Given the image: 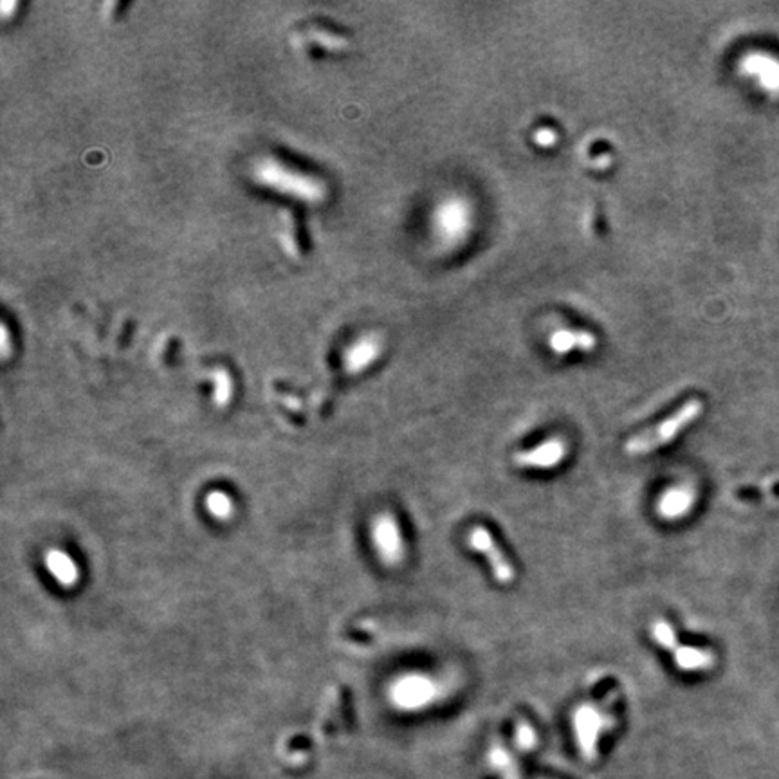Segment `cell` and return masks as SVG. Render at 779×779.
Masks as SVG:
<instances>
[{"mask_svg":"<svg viewBox=\"0 0 779 779\" xmlns=\"http://www.w3.org/2000/svg\"><path fill=\"white\" fill-rule=\"evenodd\" d=\"M471 226V213L467 204L460 199H451L440 204L435 215V227L444 242H460L465 239Z\"/></svg>","mask_w":779,"mask_h":779,"instance_id":"7","label":"cell"},{"mask_svg":"<svg viewBox=\"0 0 779 779\" xmlns=\"http://www.w3.org/2000/svg\"><path fill=\"white\" fill-rule=\"evenodd\" d=\"M597 345V339L588 330H572V328H561L556 330L550 337V348L556 354H568L572 350H581V352H592Z\"/></svg>","mask_w":779,"mask_h":779,"instance_id":"13","label":"cell"},{"mask_svg":"<svg viewBox=\"0 0 779 779\" xmlns=\"http://www.w3.org/2000/svg\"><path fill=\"white\" fill-rule=\"evenodd\" d=\"M252 177L258 184L307 204H319L327 199V184L319 177L287 166L273 157H264L252 166Z\"/></svg>","mask_w":779,"mask_h":779,"instance_id":"1","label":"cell"},{"mask_svg":"<svg viewBox=\"0 0 779 779\" xmlns=\"http://www.w3.org/2000/svg\"><path fill=\"white\" fill-rule=\"evenodd\" d=\"M696 491L689 483H677L666 489L657 500V514L666 522H677L695 507Z\"/></svg>","mask_w":779,"mask_h":779,"instance_id":"11","label":"cell"},{"mask_svg":"<svg viewBox=\"0 0 779 779\" xmlns=\"http://www.w3.org/2000/svg\"><path fill=\"white\" fill-rule=\"evenodd\" d=\"M206 509L213 518L227 520L233 514V500L222 491H213L206 496Z\"/></svg>","mask_w":779,"mask_h":779,"instance_id":"15","label":"cell"},{"mask_svg":"<svg viewBox=\"0 0 779 779\" xmlns=\"http://www.w3.org/2000/svg\"><path fill=\"white\" fill-rule=\"evenodd\" d=\"M383 343L377 336H364L348 346L345 352V368L350 374H358L367 370L370 364L381 355Z\"/></svg>","mask_w":779,"mask_h":779,"instance_id":"12","label":"cell"},{"mask_svg":"<svg viewBox=\"0 0 779 779\" xmlns=\"http://www.w3.org/2000/svg\"><path fill=\"white\" fill-rule=\"evenodd\" d=\"M467 545L474 552H480L487 559V565L491 568L496 583L511 584L514 581V568L505 558L498 543L495 541L492 534L482 525H476L467 534Z\"/></svg>","mask_w":779,"mask_h":779,"instance_id":"6","label":"cell"},{"mask_svg":"<svg viewBox=\"0 0 779 779\" xmlns=\"http://www.w3.org/2000/svg\"><path fill=\"white\" fill-rule=\"evenodd\" d=\"M741 74L754 78L769 96L779 97V60L769 53H750L739 63Z\"/></svg>","mask_w":779,"mask_h":779,"instance_id":"8","label":"cell"},{"mask_svg":"<svg viewBox=\"0 0 779 779\" xmlns=\"http://www.w3.org/2000/svg\"><path fill=\"white\" fill-rule=\"evenodd\" d=\"M372 541L377 556L388 567H397L404 559V541L397 520L390 513H381L372 522Z\"/></svg>","mask_w":779,"mask_h":779,"instance_id":"5","label":"cell"},{"mask_svg":"<svg viewBox=\"0 0 779 779\" xmlns=\"http://www.w3.org/2000/svg\"><path fill=\"white\" fill-rule=\"evenodd\" d=\"M440 695V687L431 677L412 673L395 680L390 687V700L397 709L419 711L433 704Z\"/></svg>","mask_w":779,"mask_h":779,"instance_id":"4","label":"cell"},{"mask_svg":"<svg viewBox=\"0 0 779 779\" xmlns=\"http://www.w3.org/2000/svg\"><path fill=\"white\" fill-rule=\"evenodd\" d=\"M704 412V404L698 399H691L687 401L684 406H680L673 415H669L666 421H662L660 424H657L651 430L642 431V433L635 435L626 442L625 449L628 455L632 456H641L648 455V453L655 451L659 447L666 446L671 440L680 435V431H684L687 426H691L693 422L698 419Z\"/></svg>","mask_w":779,"mask_h":779,"instance_id":"2","label":"cell"},{"mask_svg":"<svg viewBox=\"0 0 779 779\" xmlns=\"http://www.w3.org/2000/svg\"><path fill=\"white\" fill-rule=\"evenodd\" d=\"M536 741L534 730L527 725V723H520L518 725V744L522 747H531Z\"/></svg>","mask_w":779,"mask_h":779,"instance_id":"17","label":"cell"},{"mask_svg":"<svg viewBox=\"0 0 779 779\" xmlns=\"http://www.w3.org/2000/svg\"><path fill=\"white\" fill-rule=\"evenodd\" d=\"M45 567L54 581L62 586H74L80 579V572H78L74 559L62 550H49L45 556Z\"/></svg>","mask_w":779,"mask_h":779,"instance_id":"14","label":"cell"},{"mask_svg":"<svg viewBox=\"0 0 779 779\" xmlns=\"http://www.w3.org/2000/svg\"><path fill=\"white\" fill-rule=\"evenodd\" d=\"M568 447L561 438H549L541 442L540 446L520 451L514 455V464L520 467H529V469H552L563 462L567 456Z\"/></svg>","mask_w":779,"mask_h":779,"instance_id":"10","label":"cell"},{"mask_svg":"<svg viewBox=\"0 0 779 779\" xmlns=\"http://www.w3.org/2000/svg\"><path fill=\"white\" fill-rule=\"evenodd\" d=\"M230 390H233V381L230 379L227 372H224V370L215 372V394H217L218 403L220 404L226 403L231 395Z\"/></svg>","mask_w":779,"mask_h":779,"instance_id":"16","label":"cell"},{"mask_svg":"<svg viewBox=\"0 0 779 779\" xmlns=\"http://www.w3.org/2000/svg\"><path fill=\"white\" fill-rule=\"evenodd\" d=\"M608 722H611V718H608L607 713H602L597 705L584 704L576 709L574 727H576L577 739H579V745L584 754H588V756L593 754L599 734L604 729H608Z\"/></svg>","mask_w":779,"mask_h":779,"instance_id":"9","label":"cell"},{"mask_svg":"<svg viewBox=\"0 0 779 779\" xmlns=\"http://www.w3.org/2000/svg\"><path fill=\"white\" fill-rule=\"evenodd\" d=\"M536 141L540 146H554V143L558 141V134L554 132L552 129H540L536 132Z\"/></svg>","mask_w":779,"mask_h":779,"instance_id":"18","label":"cell"},{"mask_svg":"<svg viewBox=\"0 0 779 779\" xmlns=\"http://www.w3.org/2000/svg\"><path fill=\"white\" fill-rule=\"evenodd\" d=\"M651 637H653V641L660 648H664L666 651L671 653L675 666L680 671H687V673H691V671H705V669H711L714 666V655L711 651L680 644L673 626L669 625L668 620L657 619L651 625Z\"/></svg>","mask_w":779,"mask_h":779,"instance_id":"3","label":"cell"}]
</instances>
